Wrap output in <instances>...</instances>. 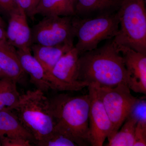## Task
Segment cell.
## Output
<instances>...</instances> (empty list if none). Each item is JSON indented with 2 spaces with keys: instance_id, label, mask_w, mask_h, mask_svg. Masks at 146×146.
<instances>
[{
  "instance_id": "17",
  "label": "cell",
  "mask_w": 146,
  "mask_h": 146,
  "mask_svg": "<svg viewBox=\"0 0 146 146\" xmlns=\"http://www.w3.org/2000/svg\"><path fill=\"white\" fill-rule=\"evenodd\" d=\"M46 16H74V5L72 0H39L34 13Z\"/></svg>"
},
{
  "instance_id": "6",
  "label": "cell",
  "mask_w": 146,
  "mask_h": 146,
  "mask_svg": "<svg viewBox=\"0 0 146 146\" xmlns=\"http://www.w3.org/2000/svg\"><path fill=\"white\" fill-rule=\"evenodd\" d=\"M91 84L95 85L112 124V131L108 137V139L119 129L124 123L131 108L137 98L131 94L126 84H121L114 87Z\"/></svg>"
},
{
  "instance_id": "16",
  "label": "cell",
  "mask_w": 146,
  "mask_h": 146,
  "mask_svg": "<svg viewBox=\"0 0 146 146\" xmlns=\"http://www.w3.org/2000/svg\"><path fill=\"white\" fill-rule=\"evenodd\" d=\"M22 137L35 144L33 136L21 123L13 111L11 110L0 111V137Z\"/></svg>"
},
{
  "instance_id": "26",
  "label": "cell",
  "mask_w": 146,
  "mask_h": 146,
  "mask_svg": "<svg viewBox=\"0 0 146 146\" xmlns=\"http://www.w3.org/2000/svg\"><path fill=\"white\" fill-rule=\"evenodd\" d=\"M5 39H6L5 28L0 26V41Z\"/></svg>"
},
{
  "instance_id": "23",
  "label": "cell",
  "mask_w": 146,
  "mask_h": 146,
  "mask_svg": "<svg viewBox=\"0 0 146 146\" xmlns=\"http://www.w3.org/2000/svg\"><path fill=\"white\" fill-rule=\"evenodd\" d=\"M16 4L26 13L27 17L32 20L34 18V13L39 0H14Z\"/></svg>"
},
{
  "instance_id": "25",
  "label": "cell",
  "mask_w": 146,
  "mask_h": 146,
  "mask_svg": "<svg viewBox=\"0 0 146 146\" xmlns=\"http://www.w3.org/2000/svg\"><path fill=\"white\" fill-rule=\"evenodd\" d=\"M18 7L14 0H0V11L7 17Z\"/></svg>"
},
{
  "instance_id": "11",
  "label": "cell",
  "mask_w": 146,
  "mask_h": 146,
  "mask_svg": "<svg viewBox=\"0 0 146 146\" xmlns=\"http://www.w3.org/2000/svg\"><path fill=\"white\" fill-rule=\"evenodd\" d=\"M8 17V25L6 30L7 40L17 49H31V31L26 13L18 6Z\"/></svg>"
},
{
  "instance_id": "27",
  "label": "cell",
  "mask_w": 146,
  "mask_h": 146,
  "mask_svg": "<svg viewBox=\"0 0 146 146\" xmlns=\"http://www.w3.org/2000/svg\"><path fill=\"white\" fill-rule=\"evenodd\" d=\"M0 26L3 27L5 28L6 27V23L4 21L3 19L2 18L0 15Z\"/></svg>"
},
{
  "instance_id": "19",
  "label": "cell",
  "mask_w": 146,
  "mask_h": 146,
  "mask_svg": "<svg viewBox=\"0 0 146 146\" xmlns=\"http://www.w3.org/2000/svg\"><path fill=\"white\" fill-rule=\"evenodd\" d=\"M121 129L108 139V146H133L137 123L133 119L127 118Z\"/></svg>"
},
{
  "instance_id": "10",
  "label": "cell",
  "mask_w": 146,
  "mask_h": 146,
  "mask_svg": "<svg viewBox=\"0 0 146 146\" xmlns=\"http://www.w3.org/2000/svg\"><path fill=\"white\" fill-rule=\"evenodd\" d=\"M115 44L118 50L122 55L127 71V86L135 93L146 95V54L138 52L127 46Z\"/></svg>"
},
{
  "instance_id": "12",
  "label": "cell",
  "mask_w": 146,
  "mask_h": 146,
  "mask_svg": "<svg viewBox=\"0 0 146 146\" xmlns=\"http://www.w3.org/2000/svg\"><path fill=\"white\" fill-rule=\"evenodd\" d=\"M22 68L30 77V82L36 89L43 92L55 90L56 82L54 78L45 70L38 60L32 54L31 49H17Z\"/></svg>"
},
{
  "instance_id": "28",
  "label": "cell",
  "mask_w": 146,
  "mask_h": 146,
  "mask_svg": "<svg viewBox=\"0 0 146 146\" xmlns=\"http://www.w3.org/2000/svg\"><path fill=\"white\" fill-rule=\"evenodd\" d=\"M5 77H7L6 76L5 74L3 72L2 70L0 68V79L3 78Z\"/></svg>"
},
{
  "instance_id": "30",
  "label": "cell",
  "mask_w": 146,
  "mask_h": 146,
  "mask_svg": "<svg viewBox=\"0 0 146 146\" xmlns=\"http://www.w3.org/2000/svg\"><path fill=\"white\" fill-rule=\"evenodd\" d=\"M0 146H1V143H0Z\"/></svg>"
},
{
  "instance_id": "9",
  "label": "cell",
  "mask_w": 146,
  "mask_h": 146,
  "mask_svg": "<svg viewBox=\"0 0 146 146\" xmlns=\"http://www.w3.org/2000/svg\"><path fill=\"white\" fill-rule=\"evenodd\" d=\"M90 98L89 131L91 145L102 146L110 135L112 126L94 84L88 86Z\"/></svg>"
},
{
  "instance_id": "15",
  "label": "cell",
  "mask_w": 146,
  "mask_h": 146,
  "mask_svg": "<svg viewBox=\"0 0 146 146\" xmlns=\"http://www.w3.org/2000/svg\"><path fill=\"white\" fill-rule=\"evenodd\" d=\"M74 46V43H66L54 46L32 44L31 49L33 55L49 75L60 58Z\"/></svg>"
},
{
  "instance_id": "7",
  "label": "cell",
  "mask_w": 146,
  "mask_h": 146,
  "mask_svg": "<svg viewBox=\"0 0 146 146\" xmlns=\"http://www.w3.org/2000/svg\"><path fill=\"white\" fill-rule=\"evenodd\" d=\"M73 16H46L31 29L32 44L54 46L74 43Z\"/></svg>"
},
{
  "instance_id": "18",
  "label": "cell",
  "mask_w": 146,
  "mask_h": 146,
  "mask_svg": "<svg viewBox=\"0 0 146 146\" xmlns=\"http://www.w3.org/2000/svg\"><path fill=\"white\" fill-rule=\"evenodd\" d=\"M17 84L9 78L0 79V111L12 110L18 103L21 95Z\"/></svg>"
},
{
  "instance_id": "3",
  "label": "cell",
  "mask_w": 146,
  "mask_h": 146,
  "mask_svg": "<svg viewBox=\"0 0 146 146\" xmlns=\"http://www.w3.org/2000/svg\"><path fill=\"white\" fill-rule=\"evenodd\" d=\"M25 128L33 136L35 145L54 130L55 123L49 99L36 89L21 95L12 109Z\"/></svg>"
},
{
  "instance_id": "29",
  "label": "cell",
  "mask_w": 146,
  "mask_h": 146,
  "mask_svg": "<svg viewBox=\"0 0 146 146\" xmlns=\"http://www.w3.org/2000/svg\"><path fill=\"white\" fill-rule=\"evenodd\" d=\"M72 1L73 3H74V5L75 3L76 0H72Z\"/></svg>"
},
{
  "instance_id": "1",
  "label": "cell",
  "mask_w": 146,
  "mask_h": 146,
  "mask_svg": "<svg viewBox=\"0 0 146 146\" xmlns=\"http://www.w3.org/2000/svg\"><path fill=\"white\" fill-rule=\"evenodd\" d=\"M79 81L89 84L114 87L126 84L127 72L121 53L113 39L103 46L80 55Z\"/></svg>"
},
{
  "instance_id": "4",
  "label": "cell",
  "mask_w": 146,
  "mask_h": 146,
  "mask_svg": "<svg viewBox=\"0 0 146 146\" xmlns=\"http://www.w3.org/2000/svg\"><path fill=\"white\" fill-rule=\"evenodd\" d=\"M145 0H123L117 11L119 28L113 41L146 54V10Z\"/></svg>"
},
{
  "instance_id": "21",
  "label": "cell",
  "mask_w": 146,
  "mask_h": 146,
  "mask_svg": "<svg viewBox=\"0 0 146 146\" xmlns=\"http://www.w3.org/2000/svg\"><path fill=\"white\" fill-rule=\"evenodd\" d=\"M127 117L133 119L137 123L146 125V101L145 99H136L131 108Z\"/></svg>"
},
{
  "instance_id": "2",
  "label": "cell",
  "mask_w": 146,
  "mask_h": 146,
  "mask_svg": "<svg viewBox=\"0 0 146 146\" xmlns=\"http://www.w3.org/2000/svg\"><path fill=\"white\" fill-rule=\"evenodd\" d=\"M55 123L54 130L64 134L78 146L91 145L89 94H60L50 99Z\"/></svg>"
},
{
  "instance_id": "5",
  "label": "cell",
  "mask_w": 146,
  "mask_h": 146,
  "mask_svg": "<svg viewBox=\"0 0 146 146\" xmlns=\"http://www.w3.org/2000/svg\"><path fill=\"white\" fill-rule=\"evenodd\" d=\"M72 20L75 37L78 39L74 46L80 55L96 48L103 40L114 38L119 28L118 12L86 19L75 15Z\"/></svg>"
},
{
  "instance_id": "14",
  "label": "cell",
  "mask_w": 146,
  "mask_h": 146,
  "mask_svg": "<svg viewBox=\"0 0 146 146\" xmlns=\"http://www.w3.org/2000/svg\"><path fill=\"white\" fill-rule=\"evenodd\" d=\"M123 0H76L75 16L86 19L117 13Z\"/></svg>"
},
{
  "instance_id": "22",
  "label": "cell",
  "mask_w": 146,
  "mask_h": 146,
  "mask_svg": "<svg viewBox=\"0 0 146 146\" xmlns=\"http://www.w3.org/2000/svg\"><path fill=\"white\" fill-rule=\"evenodd\" d=\"M0 143L3 146H31L33 144L29 140L17 136L0 137Z\"/></svg>"
},
{
  "instance_id": "31",
  "label": "cell",
  "mask_w": 146,
  "mask_h": 146,
  "mask_svg": "<svg viewBox=\"0 0 146 146\" xmlns=\"http://www.w3.org/2000/svg\"><path fill=\"white\" fill-rule=\"evenodd\" d=\"M145 1L146 2V0H145Z\"/></svg>"
},
{
  "instance_id": "24",
  "label": "cell",
  "mask_w": 146,
  "mask_h": 146,
  "mask_svg": "<svg viewBox=\"0 0 146 146\" xmlns=\"http://www.w3.org/2000/svg\"><path fill=\"white\" fill-rule=\"evenodd\" d=\"M146 146V125L136 124L133 146Z\"/></svg>"
},
{
  "instance_id": "8",
  "label": "cell",
  "mask_w": 146,
  "mask_h": 146,
  "mask_svg": "<svg viewBox=\"0 0 146 146\" xmlns=\"http://www.w3.org/2000/svg\"><path fill=\"white\" fill-rule=\"evenodd\" d=\"M79 56L74 46L63 55L55 65L51 74L56 82V90L77 91L89 86L87 84L78 80Z\"/></svg>"
},
{
  "instance_id": "20",
  "label": "cell",
  "mask_w": 146,
  "mask_h": 146,
  "mask_svg": "<svg viewBox=\"0 0 146 146\" xmlns=\"http://www.w3.org/2000/svg\"><path fill=\"white\" fill-rule=\"evenodd\" d=\"M39 146H76L74 141L56 131H53L42 141L36 144Z\"/></svg>"
},
{
  "instance_id": "13",
  "label": "cell",
  "mask_w": 146,
  "mask_h": 146,
  "mask_svg": "<svg viewBox=\"0 0 146 146\" xmlns=\"http://www.w3.org/2000/svg\"><path fill=\"white\" fill-rule=\"evenodd\" d=\"M0 68L7 77L17 83L25 80L27 74L21 66L17 49L6 39L0 41Z\"/></svg>"
}]
</instances>
